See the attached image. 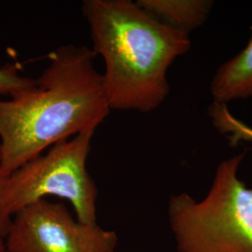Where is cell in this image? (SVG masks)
<instances>
[{"label":"cell","instance_id":"obj_1","mask_svg":"<svg viewBox=\"0 0 252 252\" xmlns=\"http://www.w3.org/2000/svg\"><path fill=\"white\" fill-rule=\"evenodd\" d=\"M94 52L63 45L32 86L0 99V172L9 177L54 145L95 131L110 113Z\"/></svg>","mask_w":252,"mask_h":252},{"label":"cell","instance_id":"obj_2","mask_svg":"<svg viewBox=\"0 0 252 252\" xmlns=\"http://www.w3.org/2000/svg\"><path fill=\"white\" fill-rule=\"evenodd\" d=\"M82 13L102 74L110 109L142 113L159 108L170 86L172 63L187 54L189 36L158 22L131 0H86Z\"/></svg>","mask_w":252,"mask_h":252},{"label":"cell","instance_id":"obj_3","mask_svg":"<svg viewBox=\"0 0 252 252\" xmlns=\"http://www.w3.org/2000/svg\"><path fill=\"white\" fill-rule=\"evenodd\" d=\"M246 152L220 162L207 196L173 195L168 219L178 252H252V188L239 179Z\"/></svg>","mask_w":252,"mask_h":252},{"label":"cell","instance_id":"obj_4","mask_svg":"<svg viewBox=\"0 0 252 252\" xmlns=\"http://www.w3.org/2000/svg\"><path fill=\"white\" fill-rule=\"evenodd\" d=\"M94 134L84 132L54 145L9 175L6 201L10 215L37 200L56 196L71 204L81 222L97 224L98 189L86 166Z\"/></svg>","mask_w":252,"mask_h":252},{"label":"cell","instance_id":"obj_5","mask_svg":"<svg viewBox=\"0 0 252 252\" xmlns=\"http://www.w3.org/2000/svg\"><path fill=\"white\" fill-rule=\"evenodd\" d=\"M4 242L7 252H116L118 236L81 222L65 205L44 198L12 216Z\"/></svg>","mask_w":252,"mask_h":252},{"label":"cell","instance_id":"obj_6","mask_svg":"<svg viewBox=\"0 0 252 252\" xmlns=\"http://www.w3.org/2000/svg\"><path fill=\"white\" fill-rule=\"evenodd\" d=\"M210 94L213 102L225 105L252 97V32L243 49L218 67Z\"/></svg>","mask_w":252,"mask_h":252},{"label":"cell","instance_id":"obj_7","mask_svg":"<svg viewBox=\"0 0 252 252\" xmlns=\"http://www.w3.org/2000/svg\"><path fill=\"white\" fill-rule=\"evenodd\" d=\"M135 3L153 18L186 36L206 23L214 7L213 0H136Z\"/></svg>","mask_w":252,"mask_h":252},{"label":"cell","instance_id":"obj_8","mask_svg":"<svg viewBox=\"0 0 252 252\" xmlns=\"http://www.w3.org/2000/svg\"><path fill=\"white\" fill-rule=\"evenodd\" d=\"M212 126L234 146L240 142H252V127L234 116L228 106L212 102L207 109Z\"/></svg>","mask_w":252,"mask_h":252},{"label":"cell","instance_id":"obj_9","mask_svg":"<svg viewBox=\"0 0 252 252\" xmlns=\"http://www.w3.org/2000/svg\"><path fill=\"white\" fill-rule=\"evenodd\" d=\"M35 79L21 75L18 65L7 63L0 67V94L9 97L32 86Z\"/></svg>","mask_w":252,"mask_h":252},{"label":"cell","instance_id":"obj_10","mask_svg":"<svg viewBox=\"0 0 252 252\" xmlns=\"http://www.w3.org/2000/svg\"><path fill=\"white\" fill-rule=\"evenodd\" d=\"M0 162H1V147H0ZM8 177H5L0 172V236L3 238L8 233L12 216L9 213L6 201V186Z\"/></svg>","mask_w":252,"mask_h":252},{"label":"cell","instance_id":"obj_11","mask_svg":"<svg viewBox=\"0 0 252 252\" xmlns=\"http://www.w3.org/2000/svg\"><path fill=\"white\" fill-rule=\"evenodd\" d=\"M0 252H7L6 247H5V242H4V238L2 236H0Z\"/></svg>","mask_w":252,"mask_h":252}]
</instances>
